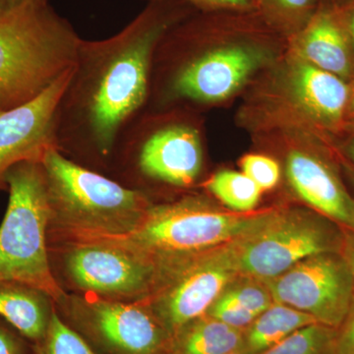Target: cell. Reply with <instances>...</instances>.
Segmentation results:
<instances>
[{
    "instance_id": "10",
    "label": "cell",
    "mask_w": 354,
    "mask_h": 354,
    "mask_svg": "<svg viewBox=\"0 0 354 354\" xmlns=\"http://www.w3.org/2000/svg\"><path fill=\"white\" fill-rule=\"evenodd\" d=\"M65 322L99 354H171L172 337L142 302L65 301Z\"/></svg>"
},
{
    "instance_id": "17",
    "label": "cell",
    "mask_w": 354,
    "mask_h": 354,
    "mask_svg": "<svg viewBox=\"0 0 354 354\" xmlns=\"http://www.w3.org/2000/svg\"><path fill=\"white\" fill-rule=\"evenodd\" d=\"M50 298L19 283H0V317L32 344L43 339L50 324Z\"/></svg>"
},
{
    "instance_id": "28",
    "label": "cell",
    "mask_w": 354,
    "mask_h": 354,
    "mask_svg": "<svg viewBox=\"0 0 354 354\" xmlns=\"http://www.w3.org/2000/svg\"><path fill=\"white\" fill-rule=\"evenodd\" d=\"M335 354H354V301L346 320L337 329Z\"/></svg>"
},
{
    "instance_id": "19",
    "label": "cell",
    "mask_w": 354,
    "mask_h": 354,
    "mask_svg": "<svg viewBox=\"0 0 354 354\" xmlns=\"http://www.w3.org/2000/svg\"><path fill=\"white\" fill-rule=\"evenodd\" d=\"M319 324L304 312L274 302L244 330L242 351L247 354H260L283 341L301 328Z\"/></svg>"
},
{
    "instance_id": "18",
    "label": "cell",
    "mask_w": 354,
    "mask_h": 354,
    "mask_svg": "<svg viewBox=\"0 0 354 354\" xmlns=\"http://www.w3.org/2000/svg\"><path fill=\"white\" fill-rule=\"evenodd\" d=\"M243 332L205 315L174 335L171 354H228L242 351Z\"/></svg>"
},
{
    "instance_id": "26",
    "label": "cell",
    "mask_w": 354,
    "mask_h": 354,
    "mask_svg": "<svg viewBox=\"0 0 354 354\" xmlns=\"http://www.w3.org/2000/svg\"><path fill=\"white\" fill-rule=\"evenodd\" d=\"M0 354H35L34 344L0 317Z\"/></svg>"
},
{
    "instance_id": "32",
    "label": "cell",
    "mask_w": 354,
    "mask_h": 354,
    "mask_svg": "<svg viewBox=\"0 0 354 354\" xmlns=\"http://www.w3.org/2000/svg\"><path fill=\"white\" fill-rule=\"evenodd\" d=\"M32 0H0V14L8 12L12 9L17 8Z\"/></svg>"
},
{
    "instance_id": "3",
    "label": "cell",
    "mask_w": 354,
    "mask_h": 354,
    "mask_svg": "<svg viewBox=\"0 0 354 354\" xmlns=\"http://www.w3.org/2000/svg\"><path fill=\"white\" fill-rule=\"evenodd\" d=\"M283 53L254 85L242 125L255 134L302 132L335 142L348 122V81Z\"/></svg>"
},
{
    "instance_id": "11",
    "label": "cell",
    "mask_w": 354,
    "mask_h": 354,
    "mask_svg": "<svg viewBox=\"0 0 354 354\" xmlns=\"http://www.w3.org/2000/svg\"><path fill=\"white\" fill-rule=\"evenodd\" d=\"M64 272L78 290L118 301L146 299L156 290L164 270L145 256L102 241L69 242Z\"/></svg>"
},
{
    "instance_id": "9",
    "label": "cell",
    "mask_w": 354,
    "mask_h": 354,
    "mask_svg": "<svg viewBox=\"0 0 354 354\" xmlns=\"http://www.w3.org/2000/svg\"><path fill=\"white\" fill-rule=\"evenodd\" d=\"M344 235L321 214L278 209L259 230L221 254L237 274L264 281L312 256L342 252Z\"/></svg>"
},
{
    "instance_id": "13",
    "label": "cell",
    "mask_w": 354,
    "mask_h": 354,
    "mask_svg": "<svg viewBox=\"0 0 354 354\" xmlns=\"http://www.w3.org/2000/svg\"><path fill=\"white\" fill-rule=\"evenodd\" d=\"M285 143L286 174L291 189L316 213L354 230V196L334 162L335 142L308 133H270Z\"/></svg>"
},
{
    "instance_id": "27",
    "label": "cell",
    "mask_w": 354,
    "mask_h": 354,
    "mask_svg": "<svg viewBox=\"0 0 354 354\" xmlns=\"http://www.w3.org/2000/svg\"><path fill=\"white\" fill-rule=\"evenodd\" d=\"M151 2L157 0H142ZM200 12H216V11H236V12H252L255 11L252 0H183Z\"/></svg>"
},
{
    "instance_id": "23",
    "label": "cell",
    "mask_w": 354,
    "mask_h": 354,
    "mask_svg": "<svg viewBox=\"0 0 354 354\" xmlns=\"http://www.w3.org/2000/svg\"><path fill=\"white\" fill-rule=\"evenodd\" d=\"M35 354H99L53 309L43 339L34 344Z\"/></svg>"
},
{
    "instance_id": "22",
    "label": "cell",
    "mask_w": 354,
    "mask_h": 354,
    "mask_svg": "<svg viewBox=\"0 0 354 354\" xmlns=\"http://www.w3.org/2000/svg\"><path fill=\"white\" fill-rule=\"evenodd\" d=\"M335 337L337 330L313 324L260 354H335Z\"/></svg>"
},
{
    "instance_id": "1",
    "label": "cell",
    "mask_w": 354,
    "mask_h": 354,
    "mask_svg": "<svg viewBox=\"0 0 354 354\" xmlns=\"http://www.w3.org/2000/svg\"><path fill=\"white\" fill-rule=\"evenodd\" d=\"M196 11L183 0L147 2L113 36L81 39L55 111L59 152L100 172L111 164L121 135L148 108L158 44Z\"/></svg>"
},
{
    "instance_id": "6",
    "label": "cell",
    "mask_w": 354,
    "mask_h": 354,
    "mask_svg": "<svg viewBox=\"0 0 354 354\" xmlns=\"http://www.w3.org/2000/svg\"><path fill=\"white\" fill-rule=\"evenodd\" d=\"M277 209L239 213L216 208L201 198L185 196L162 204L153 203L129 234L84 241L124 247L167 270L223 244L241 241L264 225Z\"/></svg>"
},
{
    "instance_id": "31",
    "label": "cell",
    "mask_w": 354,
    "mask_h": 354,
    "mask_svg": "<svg viewBox=\"0 0 354 354\" xmlns=\"http://www.w3.org/2000/svg\"><path fill=\"white\" fill-rule=\"evenodd\" d=\"M337 149L342 152V157H346V160L354 167V132L348 134V139L342 147L339 148L337 146Z\"/></svg>"
},
{
    "instance_id": "4",
    "label": "cell",
    "mask_w": 354,
    "mask_h": 354,
    "mask_svg": "<svg viewBox=\"0 0 354 354\" xmlns=\"http://www.w3.org/2000/svg\"><path fill=\"white\" fill-rule=\"evenodd\" d=\"M81 39L50 0L0 14V111L32 101L68 73Z\"/></svg>"
},
{
    "instance_id": "15",
    "label": "cell",
    "mask_w": 354,
    "mask_h": 354,
    "mask_svg": "<svg viewBox=\"0 0 354 354\" xmlns=\"http://www.w3.org/2000/svg\"><path fill=\"white\" fill-rule=\"evenodd\" d=\"M71 70L32 101L0 111V191L8 189L6 176L14 165L41 162L57 149L55 111Z\"/></svg>"
},
{
    "instance_id": "30",
    "label": "cell",
    "mask_w": 354,
    "mask_h": 354,
    "mask_svg": "<svg viewBox=\"0 0 354 354\" xmlns=\"http://www.w3.org/2000/svg\"><path fill=\"white\" fill-rule=\"evenodd\" d=\"M342 254L348 263L354 283V232L353 230H348L344 232Z\"/></svg>"
},
{
    "instance_id": "12",
    "label": "cell",
    "mask_w": 354,
    "mask_h": 354,
    "mask_svg": "<svg viewBox=\"0 0 354 354\" xmlns=\"http://www.w3.org/2000/svg\"><path fill=\"white\" fill-rule=\"evenodd\" d=\"M264 283L272 301L308 314L335 330L354 301L353 276L342 252L312 256Z\"/></svg>"
},
{
    "instance_id": "24",
    "label": "cell",
    "mask_w": 354,
    "mask_h": 354,
    "mask_svg": "<svg viewBox=\"0 0 354 354\" xmlns=\"http://www.w3.org/2000/svg\"><path fill=\"white\" fill-rule=\"evenodd\" d=\"M241 171L262 189H274L281 181V169L278 160L263 153H248L241 160Z\"/></svg>"
},
{
    "instance_id": "7",
    "label": "cell",
    "mask_w": 354,
    "mask_h": 354,
    "mask_svg": "<svg viewBox=\"0 0 354 354\" xmlns=\"http://www.w3.org/2000/svg\"><path fill=\"white\" fill-rule=\"evenodd\" d=\"M113 162L124 177L120 183L132 189L143 192L149 184L192 187L204 164L202 131L194 111L147 109L121 135Z\"/></svg>"
},
{
    "instance_id": "35",
    "label": "cell",
    "mask_w": 354,
    "mask_h": 354,
    "mask_svg": "<svg viewBox=\"0 0 354 354\" xmlns=\"http://www.w3.org/2000/svg\"><path fill=\"white\" fill-rule=\"evenodd\" d=\"M353 1V0H320V2H324V3L330 4V6L337 7V8H341V7L346 6L349 2Z\"/></svg>"
},
{
    "instance_id": "34",
    "label": "cell",
    "mask_w": 354,
    "mask_h": 354,
    "mask_svg": "<svg viewBox=\"0 0 354 354\" xmlns=\"http://www.w3.org/2000/svg\"><path fill=\"white\" fill-rule=\"evenodd\" d=\"M341 165L342 169H344V174L348 177L349 183H351V187H353V189L354 190V167L353 165L349 164L346 158H342Z\"/></svg>"
},
{
    "instance_id": "2",
    "label": "cell",
    "mask_w": 354,
    "mask_h": 354,
    "mask_svg": "<svg viewBox=\"0 0 354 354\" xmlns=\"http://www.w3.org/2000/svg\"><path fill=\"white\" fill-rule=\"evenodd\" d=\"M285 41L255 11H196L158 44L147 109L193 111L225 101L269 67Z\"/></svg>"
},
{
    "instance_id": "33",
    "label": "cell",
    "mask_w": 354,
    "mask_h": 354,
    "mask_svg": "<svg viewBox=\"0 0 354 354\" xmlns=\"http://www.w3.org/2000/svg\"><path fill=\"white\" fill-rule=\"evenodd\" d=\"M349 85V97L348 104V113H346V118L348 121H354V73L348 81ZM346 122V123H348Z\"/></svg>"
},
{
    "instance_id": "21",
    "label": "cell",
    "mask_w": 354,
    "mask_h": 354,
    "mask_svg": "<svg viewBox=\"0 0 354 354\" xmlns=\"http://www.w3.org/2000/svg\"><path fill=\"white\" fill-rule=\"evenodd\" d=\"M205 188L230 211L250 213L259 204L263 191L242 171H221L209 177Z\"/></svg>"
},
{
    "instance_id": "8",
    "label": "cell",
    "mask_w": 354,
    "mask_h": 354,
    "mask_svg": "<svg viewBox=\"0 0 354 354\" xmlns=\"http://www.w3.org/2000/svg\"><path fill=\"white\" fill-rule=\"evenodd\" d=\"M6 183L9 202L0 225V283L29 286L62 305L68 299L48 258L50 209L41 162L14 165Z\"/></svg>"
},
{
    "instance_id": "29",
    "label": "cell",
    "mask_w": 354,
    "mask_h": 354,
    "mask_svg": "<svg viewBox=\"0 0 354 354\" xmlns=\"http://www.w3.org/2000/svg\"><path fill=\"white\" fill-rule=\"evenodd\" d=\"M337 11L354 53V0L346 6L337 8Z\"/></svg>"
},
{
    "instance_id": "14",
    "label": "cell",
    "mask_w": 354,
    "mask_h": 354,
    "mask_svg": "<svg viewBox=\"0 0 354 354\" xmlns=\"http://www.w3.org/2000/svg\"><path fill=\"white\" fill-rule=\"evenodd\" d=\"M237 272L223 254L202 255L171 268L150 297L141 300L174 339L207 315Z\"/></svg>"
},
{
    "instance_id": "16",
    "label": "cell",
    "mask_w": 354,
    "mask_h": 354,
    "mask_svg": "<svg viewBox=\"0 0 354 354\" xmlns=\"http://www.w3.org/2000/svg\"><path fill=\"white\" fill-rule=\"evenodd\" d=\"M286 50L308 64L349 81L354 53L337 7L320 2L301 31L286 41Z\"/></svg>"
},
{
    "instance_id": "20",
    "label": "cell",
    "mask_w": 354,
    "mask_h": 354,
    "mask_svg": "<svg viewBox=\"0 0 354 354\" xmlns=\"http://www.w3.org/2000/svg\"><path fill=\"white\" fill-rule=\"evenodd\" d=\"M255 12L272 32L288 41L307 25L320 0H252Z\"/></svg>"
},
{
    "instance_id": "37",
    "label": "cell",
    "mask_w": 354,
    "mask_h": 354,
    "mask_svg": "<svg viewBox=\"0 0 354 354\" xmlns=\"http://www.w3.org/2000/svg\"><path fill=\"white\" fill-rule=\"evenodd\" d=\"M228 354H247L246 353H244L243 351H234V353H228Z\"/></svg>"
},
{
    "instance_id": "25",
    "label": "cell",
    "mask_w": 354,
    "mask_h": 354,
    "mask_svg": "<svg viewBox=\"0 0 354 354\" xmlns=\"http://www.w3.org/2000/svg\"><path fill=\"white\" fill-rule=\"evenodd\" d=\"M223 301L235 305L256 317L269 308L274 301L267 288L241 285L227 288L220 297Z\"/></svg>"
},
{
    "instance_id": "5",
    "label": "cell",
    "mask_w": 354,
    "mask_h": 354,
    "mask_svg": "<svg viewBox=\"0 0 354 354\" xmlns=\"http://www.w3.org/2000/svg\"><path fill=\"white\" fill-rule=\"evenodd\" d=\"M50 227L65 243L129 234L153 202L141 191L123 185L51 148L41 160Z\"/></svg>"
},
{
    "instance_id": "36",
    "label": "cell",
    "mask_w": 354,
    "mask_h": 354,
    "mask_svg": "<svg viewBox=\"0 0 354 354\" xmlns=\"http://www.w3.org/2000/svg\"><path fill=\"white\" fill-rule=\"evenodd\" d=\"M354 132V121H348L346 123V128H344V134H351Z\"/></svg>"
}]
</instances>
